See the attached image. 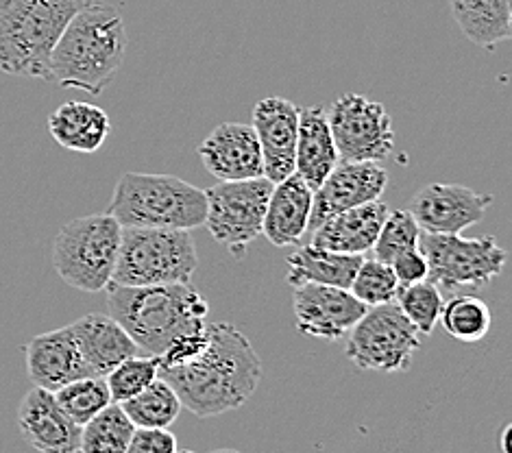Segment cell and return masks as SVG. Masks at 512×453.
I'll return each instance as SVG.
<instances>
[{
	"mask_svg": "<svg viewBox=\"0 0 512 453\" xmlns=\"http://www.w3.org/2000/svg\"><path fill=\"white\" fill-rule=\"evenodd\" d=\"M160 377L173 386L181 408L210 419L245 406L258 390L262 360L238 327L207 323V345L197 358L160 366Z\"/></svg>",
	"mask_w": 512,
	"mask_h": 453,
	"instance_id": "cell-1",
	"label": "cell"
},
{
	"mask_svg": "<svg viewBox=\"0 0 512 453\" xmlns=\"http://www.w3.org/2000/svg\"><path fill=\"white\" fill-rule=\"evenodd\" d=\"M127 33L118 11L92 0L70 20L51 55V81L101 96L125 59Z\"/></svg>",
	"mask_w": 512,
	"mask_h": 453,
	"instance_id": "cell-2",
	"label": "cell"
},
{
	"mask_svg": "<svg viewBox=\"0 0 512 453\" xmlns=\"http://www.w3.org/2000/svg\"><path fill=\"white\" fill-rule=\"evenodd\" d=\"M109 316L136 342L138 351L160 355L177 336L205 325L210 305L190 284L107 288Z\"/></svg>",
	"mask_w": 512,
	"mask_h": 453,
	"instance_id": "cell-3",
	"label": "cell"
},
{
	"mask_svg": "<svg viewBox=\"0 0 512 453\" xmlns=\"http://www.w3.org/2000/svg\"><path fill=\"white\" fill-rule=\"evenodd\" d=\"M92 0H0V72L51 81L62 33Z\"/></svg>",
	"mask_w": 512,
	"mask_h": 453,
	"instance_id": "cell-4",
	"label": "cell"
},
{
	"mask_svg": "<svg viewBox=\"0 0 512 453\" xmlns=\"http://www.w3.org/2000/svg\"><path fill=\"white\" fill-rule=\"evenodd\" d=\"M107 214L120 227L192 231L205 223V190L173 175L125 173Z\"/></svg>",
	"mask_w": 512,
	"mask_h": 453,
	"instance_id": "cell-5",
	"label": "cell"
},
{
	"mask_svg": "<svg viewBox=\"0 0 512 453\" xmlns=\"http://www.w3.org/2000/svg\"><path fill=\"white\" fill-rule=\"evenodd\" d=\"M197 266L199 253L190 231L123 227L112 284H190Z\"/></svg>",
	"mask_w": 512,
	"mask_h": 453,
	"instance_id": "cell-6",
	"label": "cell"
},
{
	"mask_svg": "<svg viewBox=\"0 0 512 453\" xmlns=\"http://www.w3.org/2000/svg\"><path fill=\"white\" fill-rule=\"evenodd\" d=\"M123 227L114 216L92 214L70 220L53 242V266L70 288L101 292L112 284Z\"/></svg>",
	"mask_w": 512,
	"mask_h": 453,
	"instance_id": "cell-7",
	"label": "cell"
},
{
	"mask_svg": "<svg viewBox=\"0 0 512 453\" xmlns=\"http://www.w3.org/2000/svg\"><path fill=\"white\" fill-rule=\"evenodd\" d=\"M419 249L428 260V279L441 292L484 288L504 273L508 253L493 236L423 234Z\"/></svg>",
	"mask_w": 512,
	"mask_h": 453,
	"instance_id": "cell-8",
	"label": "cell"
},
{
	"mask_svg": "<svg viewBox=\"0 0 512 453\" xmlns=\"http://www.w3.org/2000/svg\"><path fill=\"white\" fill-rule=\"evenodd\" d=\"M421 338L393 301L367 308L360 321L349 329L345 351L360 371L404 373L412 366Z\"/></svg>",
	"mask_w": 512,
	"mask_h": 453,
	"instance_id": "cell-9",
	"label": "cell"
},
{
	"mask_svg": "<svg viewBox=\"0 0 512 453\" xmlns=\"http://www.w3.org/2000/svg\"><path fill=\"white\" fill-rule=\"evenodd\" d=\"M273 181L266 177L221 181L205 190V227L210 236L231 253L242 255L262 236L264 214Z\"/></svg>",
	"mask_w": 512,
	"mask_h": 453,
	"instance_id": "cell-10",
	"label": "cell"
},
{
	"mask_svg": "<svg viewBox=\"0 0 512 453\" xmlns=\"http://www.w3.org/2000/svg\"><path fill=\"white\" fill-rule=\"evenodd\" d=\"M340 162H384L395 149L388 109L362 94H345L327 109Z\"/></svg>",
	"mask_w": 512,
	"mask_h": 453,
	"instance_id": "cell-11",
	"label": "cell"
},
{
	"mask_svg": "<svg viewBox=\"0 0 512 453\" xmlns=\"http://www.w3.org/2000/svg\"><path fill=\"white\" fill-rule=\"evenodd\" d=\"M493 205V194L460 183H430L410 201V214L423 234H462L478 225Z\"/></svg>",
	"mask_w": 512,
	"mask_h": 453,
	"instance_id": "cell-12",
	"label": "cell"
},
{
	"mask_svg": "<svg viewBox=\"0 0 512 453\" xmlns=\"http://www.w3.org/2000/svg\"><path fill=\"white\" fill-rule=\"evenodd\" d=\"M292 308L297 332L321 340L343 338L367 312V305L360 303L347 288L319 284L297 286Z\"/></svg>",
	"mask_w": 512,
	"mask_h": 453,
	"instance_id": "cell-13",
	"label": "cell"
},
{
	"mask_svg": "<svg viewBox=\"0 0 512 453\" xmlns=\"http://www.w3.org/2000/svg\"><path fill=\"white\" fill-rule=\"evenodd\" d=\"M388 186V173L377 162H338L312 197L308 229H316L325 218L377 201Z\"/></svg>",
	"mask_w": 512,
	"mask_h": 453,
	"instance_id": "cell-14",
	"label": "cell"
},
{
	"mask_svg": "<svg viewBox=\"0 0 512 453\" xmlns=\"http://www.w3.org/2000/svg\"><path fill=\"white\" fill-rule=\"evenodd\" d=\"M301 109L282 96H268L253 107L251 127L258 136L264 177L273 183L295 175V153Z\"/></svg>",
	"mask_w": 512,
	"mask_h": 453,
	"instance_id": "cell-15",
	"label": "cell"
},
{
	"mask_svg": "<svg viewBox=\"0 0 512 453\" xmlns=\"http://www.w3.org/2000/svg\"><path fill=\"white\" fill-rule=\"evenodd\" d=\"M207 173L218 181H245L264 177V159L258 136L245 122H223L214 127L197 149Z\"/></svg>",
	"mask_w": 512,
	"mask_h": 453,
	"instance_id": "cell-16",
	"label": "cell"
},
{
	"mask_svg": "<svg viewBox=\"0 0 512 453\" xmlns=\"http://www.w3.org/2000/svg\"><path fill=\"white\" fill-rule=\"evenodd\" d=\"M24 358H27V373L33 386L51 390V393L77 379L96 377L85 364L70 325L35 336L24 347Z\"/></svg>",
	"mask_w": 512,
	"mask_h": 453,
	"instance_id": "cell-17",
	"label": "cell"
},
{
	"mask_svg": "<svg viewBox=\"0 0 512 453\" xmlns=\"http://www.w3.org/2000/svg\"><path fill=\"white\" fill-rule=\"evenodd\" d=\"M22 438L38 453H77L81 427L72 423L51 390L33 386L18 408Z\"/></svg>",
	"mask_w": 512,
	"mask_h": 453,
	"instance_id": "cell-18",
	"label": "cell"
},
{
	"mask_svg": "<svg viewBox=\"0 0 512 453\" xmlns=\"http://www.w3.org/2000/svg\"><path fill=\"white\" fill-rule=\"evenodd\" d=\"M390 207L382 201H371L351 210L338 212L325 218L323 223L314 229L312 247L334 251V253H349V255H364L373 249L375 238L380 234V227L388 214Z\"/></svg>",
	"mask_w": 512,
	"mask_h": 453,
	"instance_id": "cell-19",
	"label": "cell"
},
{
	"mask_svg": "<svg viewBox=\"0 0 512 453\" xmlns=\"http://www.w3.org/2000/svg\"><path fill=\"white\" fill-rule=\"evenodd\" d=\"M314 190L297 173L273 183L268 197L262 234L275 247L299 244L308 231Z\"/></svg>",
	"mask_w": 512,
	"mask_h": 453,
	"instance_id": "cell-20",
	"label": "cell"
},
{
	"mask_svg": "<svg viewBox=\"0 0 512 453\" xmlns=\"http://www.w3.org/2000/svg\"><path fill=\"white\" fill-rule=\"evenodd\" d=\"M70 329L85 364L96 377H105L114 366L131 355H138L136 342L109 314H85L79 321L70 323Z\"/></svg>",
	"mask_w": 512,
	"mask_h": 453,
	"instance_id": "cell-21",
	"label": "cell"
},
{
	"mask_svg": "<svg viewBox=\"0 0 512 453\" xmlns=\"http://www.w3.org/2000/svg\"><path fill=\"white\" fill-rule=\"evenodd\" d=\"M340 162L336 142L329 129L327 109L308 107L299 112V136L295 153V173L316 190Z\"/></svg>",
	"mask_w": 512,
	"mask_h": 453,
	"instance_id": "cell-22",
	"label": "cell"
},
{
	"mask_svg": "<svg viewBox=\"0 0 512 453\" xmlns=\"http://www.w3.org/2000/svg\"><path fill=\"white\" fill-rule=\"evenodd\" d=\"M48 131L64 149L92 155L112 136V120L99 105L68 101L48 116Z\"/></svg>",
	"mask_w": 512,
	"mask_h": 453,
	"instance_id": "cell-23",
	"label": "cell"
},
{
	"mask_svg": "<svg viewBox=\"0 0 512 453\" xmlns=\"http://www.w3.org/2000/svg\"><path fill=\"white\" fill-rule=\"evenodd\" d=\"M362 260L364 255L334 253L308 244V247H301L288 257L286 281L292 288L303 284H319L349 290L351 279L356 275Z\"/></svg>",
	"mask_w": 512,
	"mask_h": 453,
	"instance_id": "cell-24",
	"label": "cell"
},
{
	"mask_svg": "<svg viewBox=\"0 0 512 453\" xmlns=\"http://www.w3.org/2000/svg\"><path fill=\"white\" fill-rule=\"evenodd\" d=\"M451 14L467 40L486 51L512 35V0H449Z\"/></svg>",
	"mask_w": 512,
	"mask_h": 453,
	"instance_id": "cell-25",
	"label": "cell"
},
{
	"mask_svg": "<svg viewBox=\"0 0 512 453\" xmlns=\"http://www.w3.org/2000/svg\"><path fill=\"white\" fill-rule=\"evenodd\" d=\"M120 408L129 416V421L136 427H166L177 421L181 412V401L177 393L162 377H157L153 384L146 386L142 393L120 403Z\"/></svg>",
	"mask_w": 512,
	"mask_h": 453,
	"instance_id": "cell-26",
	"label": "cell"
},
{
	"mask_svg": "<svg viewBox=\"0 0 512 453\" xmlns=\"http://www.w3.org/2000/svg\"><path fill=\"white\" fill-rule=\"evenodd\" d=\"M136 425L120 408V403L109 406L81 427L77 453H125Z\"/></svg>",
	"mask_w": 512,
	"mask_h": 453,
	"instance_id": "cell-27",
	"label": "cell"
},
{
	"mask_svg": "<svg viewBox=\"0 0 512 453\" xmlns=\"http://www.w3.org/2000/svg\"><path fill=\"white\" fill-rule=\"evenodd\" d=\"M438 323H443V329L451 338L473 345L491 332L493 314L484 299L475 295H458L443 303Z\"/></svg>",
	"mask_w": 512,
	"mask_h": 453,
	"instance_id": "cell-28",
	"label": "cell"
},
{
	"mask_svg": "<svg viewBox=\"0 0 512 453\" xmlns=\"http://www.w3.org/2000/svg\"><path fill=\"white\" fill-rule=\"evenodd\" d=\"M53 395L59 403V408H62L68 419L72 423H77L79 427H83L90 419H94L96 414L103 412L109 403H114L112 395H109L105 377L77 379V382H70L55 390Z\"/></svg>",
	"mask_w": 512,
	"mask_h": 453,
	"instance_id": "cell-29",
	"label": "cell"
},
{
	"mask_svg": "<svg viewBox=\"0 0 512 453\" xmlns=\"http://www.w3.org/2000/svg\"><path fill=\"white\" fill-rule=\"evenodd\" d=\"M397 305L404 316L414 325L421 336H432L443 310V292L438 290L430 279L419 284L399 286Z\"/></svg>",
	"mask_w": 512,
	"mask_h": 453,
	"instance_id": "cell-30",
	"label": "cell"
},
{
	"mask_svg": "<svg viewBox=\"0 0 512 453\" xmlns=\"http://www.w3.org/2000/svg\"><path fill=\"white\" fill-rule=\"evenodd\" d=\"M349 292L360 303L367 305V308H375V305L395 301L399 292V281L390 264L375 260V257H364L356 275L351 279Z\"/></svg>",
	"mask_w": 512,
	"mask_h": 453,
	"instance_id": "cell-31",
	"label": "cell"
},
{
	"mask_svg": "<svg viewBox=\"0 0 512 453\" xmlns=\"http://www.w3.org/2000/svg\"><path fill=\"white\" fill-rule=\"evenodd\" d=\"M160 377V358L157 355H131L105 375V382L114 403H123L153 384Z\"/></svg>",
	"mask_w": 512,
	"mask_h": 453,
	"instance_id": "cell-32",
	"label": "cell"
},
{
	"mask_svg": "<svg viewBox=\"0 0 512 453\" xmlns=\"http://www.w3.org/2000/svg\"><path fill=\"white\" fill-rule=\"evenodd\" d=\"M421 238V227L408 210H388L380 234L373 244V257L390 264L399 253L417 249Z\"/></svg>",
	"mask_w": 512,
	"mask_h": 453,
	"instance_id": "cell-33",
	"label": "cell"
},
{
	"mask_svg": "<svg viewBox=\"0 0 512 453\" xmlns=\"http://www.w3.org/2000/svg\"><path fill=\"white\" fill-rule=\"evenodd\" d=\"M177 436L168 430L157 427H136L131 434L129 447L125 453H177Z\"/></svg>",
	"mask_w": 512,
	"mask_h": 453,
	"instance_id": "cell-34",
	"label": "cell"
},
{
	"mask_svg": "<svg viewBox=\"0 0 512 453\" xmlns=\"http://www.w3.org/2000/svg\"><path fill=\"white\" fill-rule=\"evenodd\" d=\"M390 268L399 281V286H410V284H419V281L428 279V260L421 253V249H410L399 253L393 262H390Z\"/></svg>",
	"mask_w": 512,
	"mask_h": 453,
	"instance_id": "cell-35",
	"label": "cell"
},
{
	"mask_svg": "<svg viewBox=\"0 0 512 453\" xmlns=\"http://www.w3.org/2000/svg\"><path fill=\"white\" fill-rule=\"evenodd\" d=\"M510 432H512V427H510V425H506V427H504V432H502V440H499V445H502V453H510V447H508Z\"/></svg>",
	"mask_w": 512,
	"mask_h": 453,
	"instance_id": "cell-36",
	"label": "cell"
},
{
	"mask_svg": "<svg viewBox=\"0 0 512 453\" xmlns=\"http://www.w3.org/2000/svg\"><path fill=\"white\" fill-rule=\"evenodd\" d=\"M210 453H242V451H236V449H216V451H210Z\"/></svg>",
	"mask_w": 512,
	"mask_h": 453,
	"instance_id": "cell-37",
	"label": "cell"
},
{
	"mask_svg": "<svg viewBox=\"0 0 512 453\" xmlns=\"http://www.w3.org/2000/svg\"><path fill=\"white\" fill-rule=\"evenodd\" d=\"M177 453H192V451H177Z\"/></svg>",
	"mask_w": 512,
	"mask_h": 453,
	"instance_id": "cell-38",
	"label": "cell"
}]
</instances>
